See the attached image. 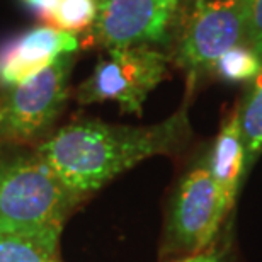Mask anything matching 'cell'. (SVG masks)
<instances>
[{"mask_svg":"<svg viewBox=\"0 0 262 262\" xmlns=\"http://www.w3.org/2000/svg\"><path fill=\"white\" fill-rule=\"evenodd\" d=\"M164 121L150 126L78 119L53 131L34 146L56 176L78 198L94 194L123 172L157 155H176L192 136L189 101Z\"/></svg>","mask_w":262,"mask_h":262,"instance_id":"1","label":"cell"},{"mask_svg":"<svg viewBox=\"0 0 262 262\" xmlns=\"http://www.w3.org/2000/svg\"><path fill=\"white\" fill-rule=\"evenodd\" d=\"M83 201L36 148L0 154V232L34 238L58 252L67 220Z\"/></svg>","mask_w":262,"mask_h":262,"instance_id":"2","label":"cell"},{"mask_svg":"<svg viewBox=\"0 0 262 262\" xmlns=\"http://www.w3.org/2000/svg\"><path fill=\"white\" fill-rule=\"evenodd\" d=\"M233 209L213 181L203 155L179 177L165 209L160 259L198 254L220 238Z\"/></svg>","mask_w":262,"mask_h":262,"instance_id":"3","label":"cell"},{"mask_svg":"<svg viewBox=\"0 0 262 262\" xmlns=\"http://www.w3.org/2000/svg\"><path fill=\"white\" fill-rule=\"evenodd\" d=\"M247 0H191L169 51L192 94L225 51L245 43Z\"/></svg>","mask_w":262,"mask_h":262,"instance_id":"4","label":"cell"},{"mask_svg":"<svg viewBox=\"0 0 262 262\" xmlns=\"http://www.w3.org/2000/svg\"><path fill=\"white\" fill-rule=\"evenodd\" d=\"M191 0H99L94 24L78 36L80 48L146 46L169 53Z\"/></svg>","mask_w":262,"mask_h":262,"instance_id":"5","label":"cell"},{"mask_svg":"<svg viewBox=\"0 0 262 262\" xmlns=\"http://www.w3.org/2000/svg\"><path fill=\"white\" fill-rule=\"evenodd\" d=\"M75 61L77 53H65L36 75L2 91V141L19 146H38L53 133L51 129L70 97V78Z\"/></svg>","mask_w":262,"mask_h":262,"instance_id":"6","label":"cell"},{"mask_svg":"<svg viewBox=\"0 0 262 262\" xmlns=\"http://www.w3.org/2000/svg\"><path fill=\"white\" fill-rule=\"evenodd\" d=\"M106 55L75 89V101L80 106L113 101L121 113L141 116L150 92L169 77L172 67L169 53L136 46L109 50Z\"/></svg>","mask_w":262,"mask_h":262,"instance_id":"7","label":"cell"},{"mask_svg":"<svg viewBox=\"0 0 262 262\" xmlns=\"http://www.w3.org/2000/svg\"><path fill=\"white\" fill-rule=\"evenodd\" d=\"M77 34L39 24L0 41V92L24 82L65 53H77Z\"/></svg>","mask_w":262,"mask_h":262,"instance_id":"8","label":"cell"},{"mask_svg":"<svg viewBox=\"0 0 262 262\" xmlns=\"http://www.w3.org/2000/svg\"><path fill=\"white\" fill-rule=\"evenodd\" d=\"M203 159L213 181L222 191L225 201L230 209H233L240 187L245 182V150L237 107L225 116L216 138L213 140L211 146L206 151V155H203Z\"/></svg>","mask_w":262,"mask_h":262,"instance_id":"9","label":"cell"},{"mask_svg":"<svg viewBox=\"0 0 262 262\" xmlns=\"http://www.w3.org/2000/svg\"><path fill=\"white\" fill-rule=\"evenodd\" d=\"M237 113L245 150L244 179L247 181V176L262 155V68L252 80L247 82Z\"/></svg>","mask_w":262,"mask_h":262,"instance_id":"10","label":"cell"},{"mask_svg":"<svg viewBox=\"0 0 262 262\" xmlns=\"http://www.w3.org/2000/svg\"><path fill=\"white\" fill-rule=\"evenodd\" d=\"M262 68V58L249 45H237L211 65L209 75L227 83L250 82Z\"/></svg>","mask_w":262,"mask_h":262,"instance_id":"11","label":"cell"},{"mask_svg":"<svg viewBox=\"0 0 262 262\" xmlns=\"http://www.w3.org/2000/svg\"><path fill=\"white\" fill-rule=\"evenodd\" d=\"M97 4L99 0H60L46 26L80 36L96 20Z\"/></svg>","mask_w":262,"mask_h":262,"instance_id":"12","label":"cell"},{"mask_svg":"<svg viewBox=\"0 0 262 262\" xmlns=\"http://www.w3.org/2000/svg\"><path fill=\"white\" fill-rule=\"evenodd\" d=\"M0 262H60L58 252L34 238L0 232Z\"/></svg>","mask_w":262,"mask_h":262,"instance_id":"13","label":"cell"},{"mask_svg":"<svg viewBox=\"0 0 262 262\" xmlns=\"http://www.w3.org/2000/svg\"><path fill=\"white\" fill-rule=\"evenodd\" d=\"M167 262H235V254L232 242H230V235L223 240H216L208 249L201 250L198 254L184 255V257H177Z\"/></svg>","mask_w":262,"mask_h":262,"instance_id":"14","label":"cell"},{"mask_svg":"<svg viewBox=\"0 0 262 262\" xmlns=\"http://www.w3.org/2000/svg\"><path fill=\"white\" fill-rule=\"evenodd\" d=\"M245 45L262 58V0H247Z\"/></svg>","mask_w":262,"mask_h":262,"instance_id":"15","label":"cell"},{"mask_svg":"<svg viewBox=\"0 0 262 262\" xmlns=\"http://www.w3.org/2000/svg\"><path fill=\"white\" fill-rule=\"evenodd\" d=\"M20 4H23L24 9L33 14L39 23L48 24L51 15L55 14L56 5L60 4V0H20Z\"/></svg>","mask_w":262,"mask_h":262,"instance_id":"16","label":"cell"},{"mask_svg":"<svg viewBox=\"0 0 262 262\" xmlns=\"http://www.w3.org/2000/svg\"><path fill=\"white\" fill-rule=\"evenodd\" d=\"M0 123H2V113H0ZM0 143H2V138H0Z\"/></svg>","mask_w":262,"mask_h":262,"instance_id":"17","label":"cell"}]
</instances>
